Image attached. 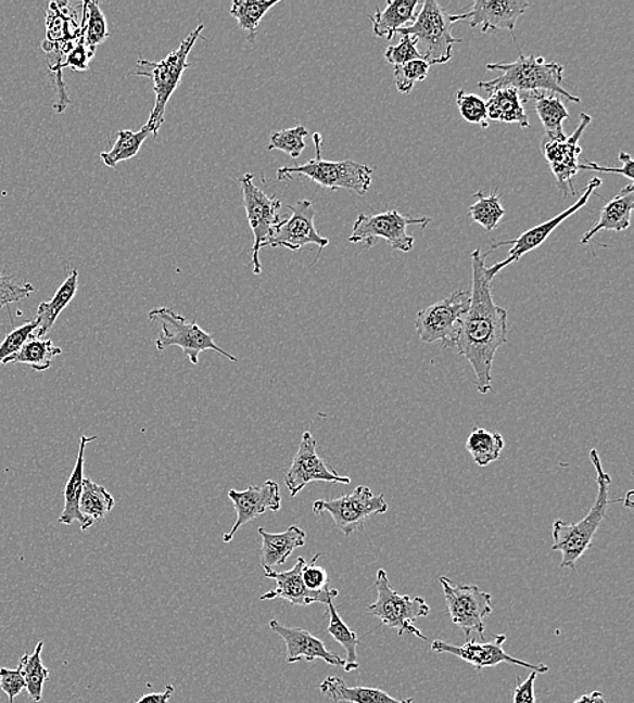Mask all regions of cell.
Instances as JSON below:
<instances>
[{
	"label": "cell",
	"mask_w": 634,
	"mask_h": 703,
	"mask_svg": "<svg viewBox=\"0 0 634 703\" xmlns=\"http://www.w3.org/2000/svg\"><path fill=\"white\" fill-rule=\"evenodd\" d=\"M486 257L479 250L471 254V302L456 340V348L473 368L478 392L483 395L492 392L495 355L507 343V311L494 304L492 282L484 274Z\"/></svg>",
	"instance_id": "obj_1"
},
{
	"label": "cell",
	"mask_w": 634,
	"mask_h": 703,
	"mask_svg": "<svg viewBox=\"0 0 634 703\" xmlns=\"http://www.w3.org/2000/svg\"><path fill=\"white\" fill-rule=\"evenodd\" d=\"M589 459L597 471L598 485V494L593 508L589 509L586 517L576 524L556 520L553 526V549L561 553V568L576 567V563L587 552L600 525L604 524L610 504L621 502V499L611 501L609 498L611 476L604 470L597 449L589 450Z\"/></svg>",
	"instance_id": "obj_2"
},
{
	"label": "cell",
	"mask_w": 634,
	"mask_h": 703,
	"mask_svg": "<svg viewBox=\"0 0 634 703\" xmlns=\"http://www.w3.org/2000/svg\"><path fill=\"white\" fill-rule=\"evenodd\" d=\"M489 71H499L498 78L489 81H481L478 86L484 91L492 93L500 88H515L516 91L527 93L549 92L565 97L573 103H581L582 99L565 90V68L559 63H548L544 57L520 56L512 63L487 64ZM527 95V97H528ZM527 101V98H525Z\"/></svg>",
	"instance_id": "obj_3"
},
{
	"label": "cell",
	"mask_w": 634,
	"mask_h": 703,
	"mask_svg": "<svg viewBox=\"0 0 634 703\" xmlns=\"http://www.w3.org/2000/svg\"><path fill=\"white\" fill-rule=\"evenodd\" d=\"M203 29H205V25L198 26L180 43V47L170 52L162 62L154 63L143 59H139V62H137L136 75L145 76V78L152 79L153 81L156 103H154L151 117H149L147 125L152 129L154 137H157L158 130L164 124L165 108H167L170 97H173L176 88H178L185 71L190 67L187 59H189V54L196 41L200 40Z\"/></svg>",
	"instance_id": "obj_4"
},
{
	"label": "cell",
	"mask_w": 634,
	"mask_h": 703,
	"mask_svg": "<svg viewBox=\"0 0 634 703\" xmlns=\"http://www.w3.org/2000/svg\"><path fill=\"white\" fill-rule=\"evenodd\" d=\"M316 145L317 156L314 161L296 167H283L278 169V180L291 179L294 175L305 176L314 183L328 190H348L357 195L367 194L372 184L373 169L364 164L344 161L327 162L321 155L322 136H313Z\"/></svg>",
	"instance_id": "obj_5"
},
{
	"label": "cell",
	"mask_w": 634,
	"mask_h": 703,
	"mask_svg": "<svg viewBox=\"0 0 634 703\" xmlns=\"http://www.w3.org/2000/svg\"><path fill=\"white\" fill-rule=\"evenodd\" d=\"M455 24L454 15L449 14L443 5L434 0H427L422 3V9L417 13L413 25L398 33L402 36L416 38L423 62L432 67V65L449 63L455 43L461 42L460 38L452 35Z\"/></svg>",
	"instance_id": "obj_6"
},
{
	"label": "cell",
	"mask_w": 634,
	"mask_h": 703,
	"mask_svg": "<svg viewBox=\"0 0 634 703\" xmlns=\"http://www.w3.org/2000/svg\"><path fill=\"white\" fill-rule=\"evenodd\" d=\"M149 320L162 322V333L156 340L157 350L179 347L192 365L200 362V355L205 350H215L230 361H239L236 356L224 350L215 343L212 333L203 331L196 321H189L169 307H160L149 312Z\"/></svg>",
	"instance_id": "obj_7"
},
{
	"label": "cell",
	"mask_w": 634,
	"mask_h": 703,
	"mask_svg": "<svg viewBox=\"0 0 634 703\" xmlns=\"http://www.w3.org/2000/svg\"><path fill=\"white\" fill-rule=\"evenodd\" d=\"M430 222L432 218L404 216L395 210L372 214V216L360 214L353 223L350 243L364 244L369 250L379 240H384L391 248L407 254L415 248V238L407 233V228L411 225H420L424 229Z\"/></svg>",
	"instance_id": "obj_8"
},
{
	"label": "cell",
	"mask_w": 634,
	"mask_h": 703,
	"mask_svg": "<svg viewBox=\"0 0 634 703\" xmlns=\"http://www.w3.org/2000/svg\"><path fill=\"white\" fill-rule=\"evenodd\" d=\"M375 589L378 592V600L368 606V612L382 621L388 628L398 630L402 636L405 631L427 640L421 630L416 628L415 621L429 615L430 606L422 597L411 598L402 596L391 589L389 575L384 570H379Z\"/></svg>",
	"instance_id": "obj_9"
},
{
	"label": "cell",
	"mask_w": 634,
	"mask_h": 703,
	"mask_svg": "<svg viewBox=\"0 0 634 703\" xmlns=\"http://www.w3.org/2000/svg\"><path fill=\"white\" fill-rule=\"evenodd\" d=\"M471 302V291L456 290L448 298L418 311L417 336L424 344L439 343L443 348H455L462 316Z\"/></svg>",
	"instance_id": "obj_10"
},
{
	"label": "cell",
	"mask_w": 634,
	"mask_h": 703,
	"mask_svg": "<svg viewBox=\"0 0 634 703\" xmlns=\"http://www.w3.org/2000/svg\"><path fill=\"white\" fill-rule=\"evenodd\" d=\"M439 580L443 586L452 623L465 631L467 641L471 640V634L484 637V619L494 612L493 596L478 586L457 585L445 576H441Z\"/></svg>",
	"instance_id": "obj_11"
},
{
	"label": "cell",
	"mask_w": 634,
	"mask_h": 703,
	"mask_svg": "<svg viewBox=\"0 0 634 703\" xmlns=\"http://www.w3.org/2000/svg\"><path fill=\"white\" fill-rule=\"evenodd\" d=\"M255 176L246 172L240 178L242 196H244V206L248 221L255 235V243L252 248V271L262 273V264L258 259L261 251L268 243L275 227L282 221L279 210L282 208V202L277 197H269L266 192L255 184Z\"/></svg>",
	"instance_id": "obj_12"
},
{
	"label": "cell",
	"mask_w": 634,
	"mask_h": 703,
	"mask_svg": "<svg viewBox=\"0 0 634 703\" xmlns=\"http://www.w3.org/2000/svg\"><path fill=\"white\" fill-rule=\"evenodd\" d=\"M388 510L389 503L385 502L383 494L375 496L371 488L367 486H358L351 494L338 499L313 503L314 514L327 512L332 515L335 526L346 537H350L353 532L363 529L372 514H384Z\"/></svg>",
	"instance_id": "obj_13"
},
{
	"label": "cell",
	"mask_w": 634,
	"mask_h": 703,
	"mask_svg": "<svg viewBox=\"0 0 634 703\" xmlns=\"http://www.w3.org/2000/svg\"><path fill=\"white\" fill-rule=\"evenodd\" d=\"M603 186V180L599 178H593L589 180V183L586 187V190L583 191V194L579 196V200L573 203L572 206L568 207L567 210L560 213L559 216L548 219L543 223L537 225L532 229L527 230L525 233H522L520 238L509 241H500L492 245V248L484 254L489 256L493 251L500 248V246L512 245V248L509 252L506 260L494 264L492 267H486L484 269V274L489 282H493V279L507 266H510L511 263H516L521 259L522 256L531 254V252L536 251L542 246L545 241L549 238L550 234L555 232L556 229L560 227L561 223L566 221L567 218H570L576 212L581 210L582 207L586 206L589 197L594 194V191L598 187Z\"/></svg>",
	"instance_id": "obj_14"
},
{
	"label": "cell",
	"mask_w": 634,
	"mask_h": 703,
	"mask_svg": "<svg viewBox=\"0 0 634 703\" xmlns=\"http://www.w3.org/2000/svg\"><path fill=\"white\" fill-rule=\"evenodd\" d=\"M579 125L575 131L565 140H545L543 142V153L547 161L550 171H553L558 189L567 196L575 195L576 190L573 186V178L579 172V156L582 153L581 139L584 130L593 123L592 115L582 113L579 117Z\"/></svg>",
	"instance_id": "obj_15"
},
{
	"label": "cell",
	"mask_w": 634,
	"mask_h": 703,
	"mask_svg": "<svg viewBox=\"0 0 634 703\" xmlns=\"http://www.w3.org/2000/svg\"><path fill=\"white\" fill-rule=\"evenodd\" d=\"M292 212V216L282 219L277 227H275L271 238H269L266 246L272 248H286L290 251H301L306 245H317L319 252L327 248L329 240L318 233L314 218H316V210H314L310 201H297L294 206H287Z\"/></svg>",
	"instance_id": "obj_16"
},
{
	"label": "cell",
	"mask_w": 634,
	"mask_h": 703,
	"mask_svg": "<svg viewBox=\"0 0 634 703\" xmlns=\"http://www.w3.org/2000/svg\"><path fill=\"white\" fill-rule=\"evenodd\" d=\"M507 639L505 634L494 636V639L489 642H477L476 640H468L465 646H452L443 640H434L432 642V650L438 653H449L452 656L460 657L461 661L472 664L477 672L483 668L495 667L500 663H509L512 666L531 669L537 674H545L549 672V667L545 664H532L520 661L506 653L504 644Z\"/></svg>",
	"instance_id": "obj_17"
},
{
	"label": "cell",
	"mask_w": 634,
	"mask_h": 703,
	"mask_svg": "<svg viewBox=\"0 0 634 703\" xmlns=\"http://www.w3.org/2000/svg\"><path fill=\"white\" fill-rule=\"evenodd\" d=\"M312 482L341 483L350 485L351 477L340 476L330 469L317 453V442L310 432L303 433L300 448L292 460L290 470L287 471L284 483L289 488L290 497L294 498Z\"/></svg>",
	"instance_id": "obj_18"
},
{
	"label": "cell",
	"mask_w": 634,
	"mask_h": 703,
	"mask_svg": "<svg viewBox=\"0 0 634 703\" xmlns=\"http://www.w3.org/2000/svg\"><path fill=\"white\" fill-rule=\"evenodd\" d=\"M529 8L523 0H476L465 13L455 14L456 24L467 22L477 29L481 27L482 33L516 29L517 21Z\"/></svg>",
	"instance_id": "obj_19"
},
{
	"label": "cell",
	"mask_w": 634,
	"mask_h": 703,
	"mask_svg": "<svg viewBox=\"0 0 634 703\" xmlns=\"http://www.w3.org/2000/svg\"><path fill=\"white\" fill-rule=\"evenodd\" d=\"M306 560L297 558L296 564L284 573H277L269 567H263L264 576L267 579L277 580V589L266 592L262 596V601L284 600L289 601L292 606H310L313 603H324L328 605L340 596L339 590L329 589L327 591L308 590L302 580V568Z\"/></svg>",
	"instance_id": "obj_20"
},
{
	"label": "cell",
	"mask_w": 634,
	"mask_h": 703,
	"mask_svg": "<svg viewBox=\"0 0 634 703\" xmlns=\"http://www.w3.org/2000/svg\"><path fill=\"white\" fill-rule=\"evenodd\" d=\"M230 501L234 504L237 520L229 533L224 535V542L233 540L236 533L251 521L267 512H279L282 497L277 482L267 481L263 486H251L245 491H229Z\"/></svg>",
	"instance_id": "obj_21"
},
{
	"label": "cell",
	"mask_w": 634,
	"mask_h": 703,
	"mask_svg": "<svg viewBox=\"0 0 634 703\" xmlns=\"http://www.w3.org/2000/svg\"><path fill=\"white\" fill-rule=\"evenodd\" d=\"M269 628L282 637L286 642L287 663H297L302 659L312 663L317 661V659H321V661L330 664V666L344 667V659L328 651L324 641L313 636L310 631L302 628H289V626L280 624L278 619L269 621Z\"/></svg>",
	"instance_id": "obj_22"
},
{
	"label": "cell",
	"mask_w": 634,
	"mask_h": 703,
	"mask_svg": "<svg viewBox=\"0 0 634 703\" xmlns=\"http://www.w3.org/2000/svg\"><path fill=\"white\" fill-rule=\"evenodd\" d=\"M97 437H80V448L79 455H77L76 464L74 471L69 476L67 485H65L64 490V510L62 515H60L59 523L64 525H72L77 521L80 524L81 531L90 529L93 524V521L85 517L80 512V497L83 491V481H85V452L87 444L96 442Z\"/></svg>",
	"instance_id": "obj_23"
},
{
	"label": "cell",
	"mask_w": 634,
	"mask_h": 703,
	"mask_svg": "<svg viewBox=\"0 0 634 703\" xmlns=\"http://www.w3.org/2000/svg\"><path fill=\"white\" fill-rule=\"evenodd\" d=\"M634 206V186L627 184L620 191V194L613 197L600 212L599 221L594 228L589 229L581 240L582 245L592 243L595 234L600 230H613L622 232L631 227V216Z\"/></svg>",
	"instance_id": "obj_24"
},
{
	"label": "cell",
	"mask_w": 634,
	"mask_h": 703,
	"mask_svg": "<svg viewBox=\"0 0 634 703\" xmlns=\"http://www.w3.org/2000/svg\"><path fill=\"white\" fill-rule=\"evenodd\" d=\"M258 533L263 537V567L274 568L284 564L295 549L306 544V532L296 525L290 526L283 533H269L261 527Z\"/></svg>",
	"instance_id": "obj_25"
},
{
	"label": "cell",
	"mask_w": 634,
	"mask_h": 703,
	"mask_svg": "<svg viewBox=\"0 0 634 703\" xmlns=\"http://www.w3.org/2000/svg\"><path fill=\"white\" fill-rule=\"evenodd\" d=\"M418 0H389L388 8L369 16L373 35L393 40L396 33L413 25L417 16Z\"/></svg>",
	"instance_id": "obj_26"
},
{
	"label": "cell",
	"mask_w": 634,
	"mask_h": 703,
	"mask_svg": "<svg viewBox=\"0 0 634 703\" xmlns=\"http://www.w3.org/2000/svg\"><path fill=\"white\" fill-rule=\"evenodd\" d=\"M319 690L334 703H413L411 699L396 700L380 689L363 688V686L348 688L344 679L339 677H328L319 686Z\"/></svg>",
	"instance_id": "obj_27"
},
{
	"label": "cell",
	"mask_w": 634,
	"mask_h": 703,
	"mask_svg": "<svg viewBox=\"0 0 634 703\" xmlns=\"http://www.w3.org/2000/svg\"><path fill=\"white\" fill-rule=\"evenodd\" d=\"M525 98L515 88H500L490 95L486 102L489 119L496 123L517 124L521 129H529L525 112Z\"/></svg>",
	"instance_id": "obj_28"
},
{
	"label": "cell",
	"mask_w": 634,
	"mask_h": 703,
	"mask_svg": "<svg viewBox=\"0 0 634 703\" xmlns=\"http://www.w3.org/2000/svg\"><path fill=\"white\" fill-rule=\"evenodd\" d=\"M77 285H79V272H77L76 269H72L68 278L65 279V282L62 285H60V289L56 291L53 298L49 302H42V304L38 306L36 317L38 327L33 336L42 338L51 332V329L54 323H56L59 316L62 315L65 307L71 304V301L75 298Z\"/></svg>",
	"instance_id": "obj_29"
},
{
	"label": "cell",
	"mask_w": 634,
	"mask_h": 703,
	"mask_svg": "<svg viewBox=\"0 0 634 703\" xmlns=\"http://www.w3.org/2000/svg\"><path fill=\"white\" fill-rule=\"evenodd\" d=\"M536 101V113L540 120L544 126L545 140H565L566 135L563 131L565 120L570 118V113L566 107L560 95L549 92H536L527 97Z\"/></svg>",
	"instance_id": "obj_30"
},
{
	"label": "cell",
	"mask_w": 634,
	"mask_h": 703,
	"mask_svg": "<svg viewBox=\"0 0 634 703\" xmlns=\"http://www.w3.org/2000/svg\"><path fill=\"white\" fill-rule=\"evenodd\" d=\"M62 354L63 350L56 347L51 340L31 336L16 354L8 357L2 365L9 366L10 362H22V365L30 366L35 371H47L51 367L54 357Z\"/></svg>",
	"instance_id": "obj_31"
},
{
	"label": "cell",
	"mask_w": 634,
	"mask_h": 703,
	"mask_svg": "<svg viewBox=\"0 0 634 703\" xmlns=\"http://www.w3.org/2000/svg\"><path fill=\"white\" fill-rule=\"evenodd\" d=\"M505 445V438L499 432L476 426L467 438L466 448L479 466H487L499 459Z\"/></svg>",
	"instance_id": "obj_32"
},
{
	"label": "cell",
	"mask_w": 634,
	"mask_h": 703,
	"mask_svg": "<svg viewBox=\"0 0 634 703\" xmlns=\"http://www.w3.org/2000/svg\"><path fill=\"white\" fill-rule=\"evenodd\" d=\"M151 135L152 129L148 125L142 126L139 131H118L117 141H115L112 151L103 152L101 155L103 163L110 168H115L119 163L130 161L139 155L143 142Z\"/></svg>",
	"instance_id": "obj_33"
},
{
	"label": "cell",
	"mask_w": 634,
	"mask_h": 703,
	"mask_svg": "<svg viewBox=\"0 0 634 703\" xmlns=\"http://www.w3.org/2000/svg\"><path fill=\"white\" fill-rule=\"evenodd\" d=\"M327 608V614L329 617L328 634L332 636L339 644L343 646L346 652L344 669L346 673L356 672V669L360 667V664L357 662V646L360 641H358L356 631H353L350 626L344 623L343 618L340 617L333 601H330Z\"/></svg>",
	"instance_id": "obj_34"
},
{
	"label": "cell",
	"mask_w": 634,
	"mask_h": 703,
	"mask_svg": "<svg viewBox=\"0 0 634 703\" xmlns=\"http://www.w3.org/2000/svg\"><path fill=\"white\" fill-rule=\"evenodd\" d=\"M279 0H234L231 4L230 15L239 21V26L248 33L250 42H255L258 25L269 10L277 5Z\"/></svg>",
	"instance_id": "obj_35"
},
{
	"label": "cell",
	"mask_w": 634,
	"mask_h": 703,
	"mask_svg": "<svg viewBox=\"0 0 634 703\" xmlns=\"http://www.w3.org/2000/svg\"><path fill=\"white\" fill-rule=\"evenodd\" d=\"M43 641L38 642L35 652L29 655L25 653L21 657L20 666L22 674H24L27 694L31 702L38 703L42 701L43 685L49 679V669L42 663Z\"/></svg>",
	"instance_id": "obj_36"
},
{
	"label": "cell",
	"mask_w": 634,
	"mask_h": 703,
	"mask_svg": "<svg viewBox=\"0 0 634 703\" xmlns=\"http://www.w3.org/2000/svg\"><path fill=\"white\" fill-rule=\"evenodd\" d=\"M115 507V501L106 488L97 485L90 480L83 481L80 497V512L85 517L99 521L106 517Z\"/></svg>",
	"instance_id": "obj_37"
},
{
	"label": "cell",
	"mask_w": 634,
	"mask_h": 703,
	"mask_svg": "<svg viewBox=\"0 0 634 703\" xmlns=\"http://www.w3.org/2000/svg\"><path fill=\"white\" fill-rule=\"evenodd\" d=\"M83 8H85L80 25L83 38H85L88 52L93 56L97 47L101 46L110 37L107 21L98 2H85Z\"/></svg>",
	"instance_id": "obj_38"
},
{
	"label": "cell",
	"mask_w": 634,
	"mask_h": 703,
	"mask_svg": "<svg viewBox=\"0 0 634 703\" xmlns=\"http://www.w3.org/2000/svg\"><path fill=\"white\" fill-rule=\"evenodd\" d=\"M477 202L470 207L468 212V217L472 218V221L481 225L486 232H492L496 227H498L502 218L505 217L506 210L502 206L500 197L498 194H484L482 191H478L476 195Z\"/></svg>",
	"instance_id": "obj_39"
},
{
	"label": "cell",
	"mask_w": 634,
	"mask_h": 703,
	"mask_svg": "<svg viewBox=\"0 0 634 703\" xmlns=\"http://www.w3.org/2000/svg\"><path fill=\"white\" fill-rule=\"evenodd\" d=\"M306 136L307 129L302 125H297L292 129L277 131L271 136L268 151H282L292 158H297L306 150Z\"/></svg>",
	"instance_id": "obj_40"
},
{
	"label": "cell",
	"mask_w": 634,
	"mask_h": 703,
	"mask_svg": "<svg viewBox=\"0 0 634 703\" xmlns=\"http://www.w3.org/2000/svg\"><path fill=\"white\" fill-rule=\"evenodd\" d=\"M456 103L462 118L468 124L479 125L482 129H489V117L486 102L477 93L459 90L456 92Z\"/></svg>",
	"instance_id": "obj_41"
},
{
	"label": "cell",
	"mask_w": 634,
	"mask_h": 703,
	"mask_svg": "<svg viewBox=\"0 0 634 703\" xmlns=\"http://www.w3.org/2000/svg\"><path fill=\"white\" fill-rule=\"evenodd\" d=\"M429 69L430 65L421 59L394 67L396 90L401 93H410L417 84L427 79Z\"/></svg>",
	"instance_id": "obj_42"
},
{
	"label": "cell",
	"mask_w": 634,
	"mask_h": 703,
	"mask_svg": "<svg viewBox=\"0 0 634 703\" xmlns=\"http://www.w3.org/2000/svg\"><path fill=\"white\" fill-rule=\"evenodd\" d=\"M37 327L38 322L35 318V320L26 321L21 327H16L5 336L3 342L0 343V365L22 348V345L35 334Z\"/></svg>",
	"instance_id": "obj_43"
},
{
	"label": "cell",
	"mask_w": 634,
	"mask_h": 703,
	"mask_svg": "<svg viewBox=\"0 0 634 703\" xmlns=\"http://www.w3.org/2000/svg\"><path fill=\"white\" fill-rule=\"evenodd\" d=\"M35 291V285L21 283L20 280L0 273V310L14 302L29 298Z\"/></svg>",
	"instance_id": "obj_44"
},
{
	"label": "cell",
	"mask_w": 634,
	"mask_h": 703,
	"mask_svg": "<svg viewBox=\"0 0 634 703\" xmlns=\"http://www.w3.org/2000/svg\"><path fill=\"white\" fill-rule=\"evenodd\" d=\"M384 57L394 67H400V65L413 62V60H422L417 48L416 38L411 36H402L400 43L388 48Z\"/></svg>",
	"instance_id": "obj_45"
},
{
	"label": "cell",
	"mask_w": 634,
	"mask_h": 703,
	"mask_svg": "<svg viewBox=\"0 0 634 703\" xmlns=\"http://www.w3.org/2000/svg\"><path fill=\"white\" fill-rule=\"evenodd\" d=\"M321 553H317L310 562H306L302 568L303 584L312 591H327L329 590V576L327 570L318 565V559Z\"/></svg>",
	"instance_id": "obj_46"
},
{
	"label": "cell",
	"mask_w": 634,
	"mask_h": 703,
	"mask_svg": "<svg viewBox=\"0 0 634 703\" xmlns=\"http://www.w3.org/2000/svg\"><path fill=\"white\" fill-rule=\"evenodd\" d=\"M0 689L8 695L9 703H14L16 696L21 695L22 690L26 689V682L22 668L18 664L16 668H0Z\"/></svg>",
	"instance_id": "obj_47"
},
{
	"label": "cell",
	"mask_w": 634,
	"mask_h": 703,
	"mask_svg": "<svg viewBox=\"0 0 634 703\" xmlns=\"http://www.w3.org/2000/svg\"><path fill=\"white\" fill-rule=\"evenodd\" d=\"M65 56H67V59H65L63 62V68L69 67L75 71L88 69V64H90V60L93 56L90 52H88L85 43V38H83V31L81 36L77 38V43H75L74 48H72L71 51L65 54Z\"/></svg>",
	"instance_id": "obj_48"
},
{
	"label": "cell",
	"mask_w": 634,
	"mask_h": 703,
	"mask_svg": "<svg viewBox=\"0 0 634 703\" xmlns=\"http://www.w3.org/2000/svg\"><path fill=\"white\" fill-rule=\"evenodd\" d=\"M620 162L622 163V166L620 168H606V167H600L598 166L597 163L594 162H586V164H579V171H597V172H610V174H620L622 176H625L626 179L631 180V183H633L634 175H633V168H634V162L630 153L626 152H621L620 153Z\"/></svg>",
	"instance_id": "obj_49"
},
{
	"label": "cell",
	"mask_w": 634,
	"mask_h": 703,
	"mask_svg": "<svg viewBox=\"0 0 634 703\" xmlns=\"http://www.w3.org/2000/svg\"><path fill=\"white\" fill-rule=\"evenodd\" d=\"M537 673L532 672L523 682H518L515 689L512 703H536V685Z\"/></svg>",
	"instance_id": "obj_50"
},
{
	"label": "cell",
	"mask_w": 634,
	"mask_h": 703,
	"mask_svg": "<svg viewBox=\"0 0 634 703\" xmlns=\"http://www.w3.org/2000/svg\"><path fill=\"white\" fill-rule=\"evenodd\" d=\"M175 693V689L173 685H168L167 688L163 691V693H151L141 696L139 701L136 703H168L170 700V696H173Z\"/></svg>",
	"instance_id": "obj_51"
},
{
	"label": "cell",
	"mask_w": 634,
	"mask_h": 703,
	"mask_svg": "<svg viewBox=\"0 0 634 703\" xmlns=\"http://www.w3.org/2000/svg\"><path fill=\"white\" fill-rule=\"evenodd\" d=\"M572 703H606V700L603 693H599V691H593V693L584 694L581 699H578Z\"/></svg>",
	"instance_id": "obj_52"
}]
</instances>
